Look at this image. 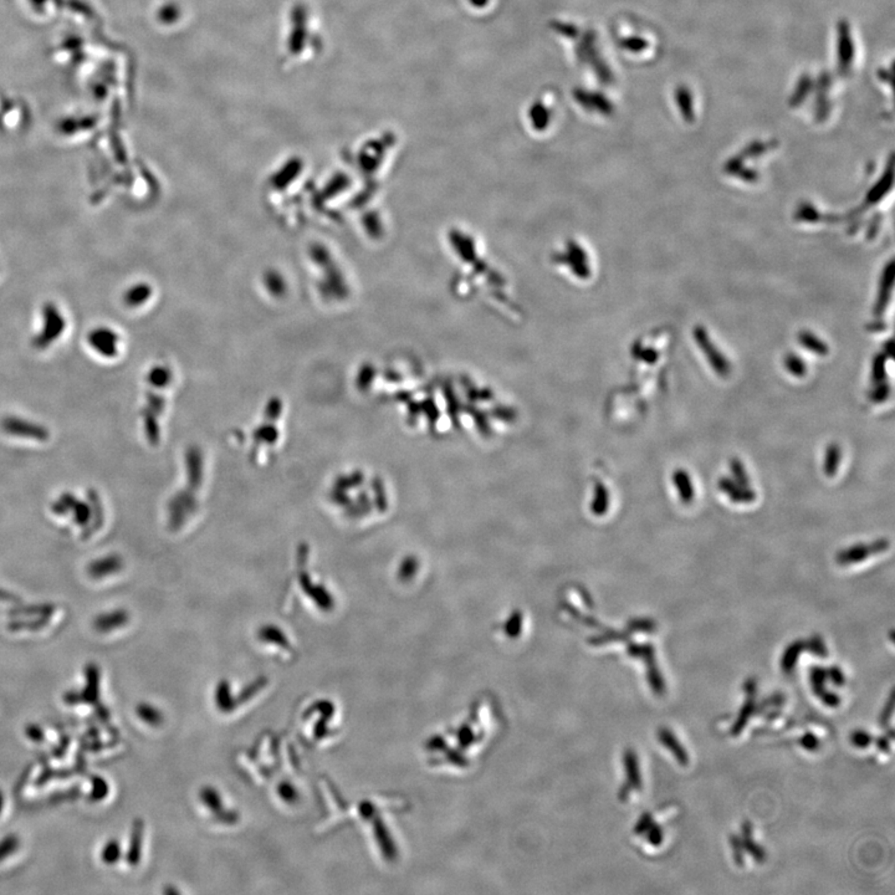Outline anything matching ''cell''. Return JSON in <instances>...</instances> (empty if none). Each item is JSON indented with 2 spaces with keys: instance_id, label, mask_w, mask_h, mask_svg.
<instances>
[{
  "instance_id": "obj_1",
  "label": "cell",
  "mask_w": 895,
  "mask_h": 895,
  "mask_svg": "<svg viewBox=\"0 0 895 895\" xmlns=\"http://www.w3.org/2000/svg\"><path fill=\"white\" fill-rule=\"evenodd\" d=\"M87 502L78 500L72 493H64L52 503V511L55 515L65 516L70 514L72 521L84 528L83 539H89L100 528L105 521L103 502L96 490H87Z\"/></svg>"
},
{
  "instance_id": "obj_2",
  "label": "cell",
  "mask_w": 895,
  "mask_h": 895,
  "mask_svg": "<svg viewBox=\"0 0 895 895\" xmlns=\"http://www.w3.org/2000/svg\"><path fill=\"white\" fill-rule=\"evenodd\" d=\"M0 429L8 435L17 438L32 439L36 442H47L50 439V432L45 425L15 416H7L1 419Z\"/></svg>"
},
{
  "instance_id": "obj_3",
  "label": "cell",
  "mask_w": 895,
  "mask_h": 895,
  "mask_svg": "<svg viewBox=\"0 0 895 895\" xmlns=\"http://www.w3.org/2000/svg\"><path fill=\"white\" fill-rule=\"evenodd\" d=\"M890 542L887 539H879L870 543H858L848 548H844L838 552L836 561L838 565L850 566L853 563H859L867 560L872 554H882L888 550Z\"/></svg>"
},
{
  "instance_id": "obj_4",
  "label": "cell",
  "mask_w": 895,
  "mask_h": 895,
  "mask_svg": "<svg viewBox=\"0 0 895 895\" xmlns=\"http://www.w3.org/2000/svg\"><path fill=\"white\" fill-rule=\"evenodd\" d=\"M123 560L120 554H110L92 561L87 566V574L92 580H105L122 570Z\"/></svg>"
},
{
  "instance_id": "obj_5",
  "label": "cell",
  "mask_w": 895,
  "mask_h": 895,
  "mask_svg": "<svg viewBox=\"0 0 895 895\" xmlns=\"http://www.w3.org/2000/svg\"><path fill=\"white\" fill-rule=\"evenodd\" d=\"M718 486H719L720 491H722L725 495L730 497V500L733 503H753L756 499V494L753 490L750 489V486L748 488L741 486L731 477H722V479H719Z\"/></svg>"
},
{
  "instance_id": "obj_6",
  "label": "cell",
  "mask_w": 895,
  "mask_h": 895,
  "mask_svg": "<svg viewBox=\"0 0 895 895\" xmlns=\"http://www.w3.org/2000/svg\"><path fill=\"white\" fill-rule=\"evenodd\" d=\"M127 622H129V613L125 610H115L97 616L96 619L94 621V627L97 632L109 633L121 628Z\"/></svg>"
},
{
  "instance_id": "obj_7",
  "label": "cell",
  "mask_w": 895,
  "mask_h": 895,
  "mask_svg": "<svg viewBox=\"0 0 895 895\" xmlns=\"http://www.w3.org/2000/svg\"><path fill=\"white\" fill-rule=\"evenodd\" d=\"M673 484L676 485V490L679 493V497L683 504H690L694 500V486L693 482L690 479L689 473L678 469L673 473Z\"/></svg>"
},
{
  "instance_id": "obj_8",
  "label": "cell",
  "mask_w": 895,
  "mask_h": 895,
  "mask_svg": "<svg viewBox=\"0 0 895 895\" xmlns=\"http://www.w3.org/2000/svg\"><path fill=\"white\" fill-rule=\"evenodd\" d=\"M659 740L663 744L664 746L669 748L670 751L674 755L676 760L679 761L680 765L687 766L689 764V756L688 753L684 750L680 742L676 740V736L668 729H660L659 730Z\"/></svg>"
},
{
  "instance_id": "obj_9",
  "label": "cell",
  "mask_w": 895,
  "mask_h": 895,
  "mask_svg": "<svg viewBox=\"0 0 895 895\" xmlns=\"http://www.w3.org/2000/svg\"><path fill=\"white\" fill-rule=\"evenodd\" d=\"M214 700L217 704V708L219 709L223 713H230L234 709L237 708L238 702L235 698H233L230 684L226 680H222L218 683L214 693Z\"/></svg>"
},
{
  "instance_id": "obj_10",
  "label": "cell",
  "mask_w": 895,
  "mask_h": 895,
  "mask_svg": "<svg viewBox=\"0 0 895 895\" xmlns=\"http://www.w3.org/2000/svg\"><path fill=\"white\" fill-rule=\"evenodd\" d=\"M86 678H87L86 689L80 694L81 702L94 704L98 699V669H97L96 665H94V664L87 665Z\"/></svg>"
},
{
  "instance_id": "obj_11",
  "label": "cell",
  "mask_w": 895,
  "mask_h": 895,
  "mask_svg": "<svg viewBox=\"0 0 895 895\" xmlns=\"http://www.w3.org/2000/svg\"><path fill=\"white\" fill-rule=\"evenodd\" d=\"M805 651V640H795L786 648L781 658V668L785 673L792 671L799 662V654Z\"/></svg>"
},
{
  "instance_id": "obj_12",
  "label": "cell",
  "mask_w": 895,
  "mask_h": 895,
  "mask_svg": "<svg viewBox=\"0 0 895 895\" xmlns=\"http://www.w3.org/2000/svg\"><path fill=\"white\" fill-rule=\"evenodd\" d=\"M142 838H143V823L142 821H136L132 828V838L127 853V862L136 865L141 859Z\"/></svg>"
},
{
  "instance_id": "obj_13",
  "label": "cell",
  "mask_w": 895,
  "mask_h": 895,
  "mask_svg": "<svg viewBox=\"0 0 895 895\" xmlns=\"http://www.w3.org/2000/svg\"><path fill=\"white\" fill-rule=\"evenodd\" d=\"M841 460H842L841 446L836 443L828 445L826 451L825 462H823V473L827 477H833L837 474Z\"/></svg>"
},
{
  "instance_id": "obj_14",
  "label": "cell",
  "mask_w": 895,
  "mask_h": 895,
  "mask_svg": "<svg viewBox=\"0 0 895 895\" xmlns=\"http://www.w3.org/2000/svg\"><path fill=\"white\" fill-rule=\"evenodd\" d=\"M200 801H202V804L206 806V808H208L209 811L212 812V813H214V815H217V813H219L220 815V813L223 812V806H224V804H223L222 796H220V793L218 792L215 788H213V787H204V788L200 791Z\"/></svg>"
},
{
  "instance_id": "obj_15",
  "label": "cell",
  "mask_w": 895,
  "mask_h": 895,
  "mask_svg": "<svg viewBox=\"0 0 895 895\" xmlns=\"http://www.w3.org/2000/svg\"><path fill=\"white\" fill-rule=\"evenodd\" d=\"M755 711H756V704H755L754 696H748L746 702L744 704V707L741 708L740 714H739V718H737V720L733 726L731 734L734 735V736L740 734L744 728L746 726L747 722L750 720L751 715L754 714Z\"/></svg>"
},
{
  "instance_id": "obj_16",
  "label": "cell",
  "mask_w": 895,
  "mask_h": 895,
  "mask_svg": "<svg viewBox=\"0 0 895 895\" xmlns=\"http://www.w3.org/2000/svg\"><path fill=\"white\" fill-rule=\"evenodd\" d=\"M137 714H138V718H141L143 722H147L152 726H158L163 722V714H162L161 710L155 709L153 705H149V704H144V702L140 704L137 707Z\"/></svg>"
},
{
  "instance_id": "obj_17",
  "label": "cell",
  "mask_w": 895,
  "mask_h": 895,
  "mask_svg": "<svg viewBox=\"0 0 895 895\" xmlns=\"http://www.w3.org/2000/svg\"><path fill=\"white\" fill-rule=\"evenodd\" d=\"M810 679H811L813 693L817 696L819 695L826 689L825 684L828 680L827 669L822 668V667H813L811 671H810Z\"/></svg>"
},
{
  "instance_id": "obj_18",
  "label": "cell",
  "mask_w": 895,
  "mask_h": 895,
  "mask_svg": "<svg viewBox=\"0 0 895 895\" xmlns=\"http://www.w3.org/2000/svg\"><path fill=\"white\" fill-rule=\"evenodd\" d=\"M730 471H731V475H733V479L736 483L741 485V486H746V488L750 486V479H748V475H747L746 471H745V466L737 457H734L730 462Z\"/></svg>"
},
{
  "instance_id": "obj_19",
  "label": "cell",
  "mask_w": 895,
  "mask_h": 895,
  "mask_svg": "<svg viewBox=\"0 0 895 895\" xmlns=\"http://www.w3.org/2000/svg\"><path fill=\"white\" fill-rule=\"evenodd\" d=\"M121 858V845L120 843L112 839L109 841L103 850V861L105 863L114 864Z\"/></svg>"
},
{
  "instance_id": "obj_20",
  "label": "cell",
  "mask_w": 895,
  "mask_h": 895,
  "mask_svg": "<svg viewBox=\"0 0 895 895\" xmlns=\"http://www.w3.org/2000/svg\"><path fill=\"white\" fill-rule=\"evenodd\" d=\"M741 842H742L744 850H746L747 852L753 856L755 861H757V862H764V861H765V858H766V856H765V850H762L759 844L755 843L754 839H753L751 836L742 837V841H741Z\"/></svg>"
},
{
  "instance_id": "obj_21",
  "label": "cell",
  "mask_w": 895,
  "mask_h": 895,
  "mask_svg": "<svg viewBox=\"0 0 895 895\" xmlns=\"http://www.w3.org/2000/svg\"><path fill=\"white\" fill-rule=\"evenodd\" d=\"M805 649L819 658H826L828 654L825 642L819 636H813L810 640L805 642Z\"/></svg>"
},
{
  "instance_id": "obj_22",
  "label": "cell",
  "mask_w": 895,
  "mask_h": 895,
  "mask_svg": "<svg viewBox=\"0 0 895 895\" xmlns=\"http://www.w3.org/2000/svg\"><path fill=\"white\" fill-rule=\"evenodd\" d=\"M648 667H649V674L648 676H649V683H651V688L657 694H663L664 689H665L664 680L662 676H660V673H659V670H658L656 662L648 664Z\"/></svg>"
},
{
  "instance_id": "obj_23",
  "label": "cell",
  "mask_w": 895,
  "mask_h": 895,
  "mask_svg": "<svg viewBox=\"0 0 895 895\" xmlns=\"http://www.w3.org/2000/svg\"><path fill=\"white\" fill-rule=\"evenodd\" d=\"M19 847V839L15 836H8L0 842V861L10 856Z\"/></svg>"
},
{
  "instance_id": "obj_24",
  "label": "cell",
  "mask_w": 895,
  "mask_h": 895,
  "mask_svg": "<svg viewBox=\"0 0 895 895\" xmlns=\"http://www.w3.org/2000/svg\"><path fill=\"white\" fill-rule=\"evenodd\" d=\"M277 793H279L280 799H283L285 802H289V804H292L297 799L296 788L289 782L280 784L277 787Z\"/></svg>"
},
{
  "instance_id": "obj_25",
  "label": "cell",
  "mask_w": 895,
  "mask_h": 895,
  "mask_svg": "<svg viewBox=\"0 0 895 895\" xmlns=\"http://www.w3.org/2000/svg\"><path fill=\"white\" fill-rule=\"evenodd\" d=\"M872 741H873V739H872L870 733H867L864 730H856L850 735V742L858 748H865V747L870 746Z\"/></svg>"
},
{
  "instance_id": "obj_26",
  "label": "cell",
  "mask_w": 895,
  "mask_h": 895,
  "mask_svg": "<svg viewBox=\"0 0 895 895\" xmlns=\"http://www.w3.org/2000/svg\"><path fill=\"white\" fill-rule=\"evenodd\" d=\"M109 792V787L103 779H94V788L91 793V799L92 801H100L105 799L106 795Z\"/></svg>"
},
{
  "instance_id": "obj_27",
  "label": "cell",
  "mask_w": 895,
  "mask_h": 895,
  "mask_svg": "<svg viewBox=\"0 0 895 895\" xmlns=\"http://www.w3.org/2000/svg\"><path fill=\"white\" fill-rule=\"evenodd\" d=\"M730 844H731L733 853H734L735 862L737 863L739 867H742V864H744V847H742L740 838L733 834L730 837Z\"/></svg>"
},
{
  "instance_id": "obj_28",
  "label": "cell",
  "mask_w": 895,
  "mask_h": 895,
  "mask_svg": "<svg viewBox=\"0 0 895 895\" xmlns=\"http://www.w3.org/2000/svg\"><path fill=\"white\" fill-rule=\"evenodd\" d=\"M625 756H627V757H625V762H627V766H628V770H629V773H631V781L633 782V785H636L634 787H638V788H639V787H640V777H639V773H638V767L637 764H636V759H634V755L628 753V755H625Z\"/></svg>"
},
{
  "instance_id": "obj_29",
  "label": "cell",
  "mask_w": 895,
  "mask_h": 895,
  "mask_svg": "<svg viewBox=\"0 0 895 895\" xmlns=\"http://www.w3.org/2000/svg\"><path fill=\"white\" fill-rule=\"evenodd\" d=\"M827 676H828V680L836 687H842L845 683V676H844L843 671L841 668H838L837 665H833L832 668L827 669Z\"/></svg>"
},
{
  "instance_id": "obj_30",
  "label": "cell",
  "mask_w": 895,
  "mask_h": 895,
  "mask_svg": "<svg viewBox=\"0 0 895 895\" xmlns=\"http://www.w3.org/2000/svg\"><path fill=\"white\" fill-rule=\"evenodd\" d=\"M799 742H801V746L804 747L807 751H811V753L817 751L818 748H819V740H818L817 736H815L812 733H807V734L804 735Z\"/></svg>"
},
{
  "instance_id": "obj_31",
  "label": "cell",
  "mask_w": 895,
  "mask_h": 895,
  "mask_svg": "<svg viewBox=\"0 0 895 895\" xmlns=\"http://www.w3.org/2000/svg\"><path fill=\"white\" fill-rule=\"evenodd\" d=\"M818 698L830 708H837L839 702H841V698L838 696V694L833 693V691H827L826 689L818 695Z\"/></svg>"
},
{
  "instance_id": "obj_32",
  "label": "cell",
  "mask_w": 895,
  "mask_h": 895,
  "mask_svg": "<svg viewBox=\"0 0 895 895\" xmlns=\"http://www.w3.org/2000/svg\"><path fill=\"white\" fill-rule=\"evenodd\" d=\"M893 710H894V693H892V695L889 698L888 704L885 705V708H884L882 714H881L879 722H881V725H882L883 728H885V725L888 724L889 719H890V716L893 714Z\"/></svg>"
},
{
  "instance_id": "obj_33",
  "label": "cell",
  "mask_w": 895,
  "mask_h": 895,
  "mask_svg": "<svg viewBox=\"0 0 895 895\" xmlns=\"http://www.w3.org/2000/svg\"><path fill=\"white\" fill-rule=\"evenodd\" d=\"M648 831H649L648 832V839H649L651 844L659 845V844L662 843L663 831H662V828L659 826L651 823V827L648 828Z\"/></svg>"
},
{
  "instance_id": "obj_34",
  "label": "cell",
  "mask_w": 895,
  "mask_h": 895,
  "mask_svg": "<svg viewBox=\"0 0 895 895\" xmlns=\"http://www.w3.org/2000/svg\"><path fill=\"white\" fill-rule=\"evenodd\" d=\"M26 735H28V737L32 739V741L44 740V731H43L39 726H36V725H29V726L26 728Z\"/></svg>"
},
{
  "instance_id": "obj_35",
  "label": "cell",
  "mask_w": 895,
  "mask_h": 895,
  "mask_svg": "<svg viewBox=\"0 0 895 895\" xmlns=\"http://www.w3.org/2000/svg\"><path fill=\"white\" fill-rule=\"evenodd\" d=\"M651 823H653V821H651V815H644L643 818H642L640 822H639V825L637 826L636 831H637L638 833H643V832L648 831V828L651 827Z\"/></svg>"
},
{
  "instance_id": "obj_36",
  "label": "cell",
  "mask_w": 895,
  "mask_h": 895,
  "mask_svg": "<svg viewBox=\"0 0 895 895\" xmlns=\"http://www.w3.org/2000/svg\"><path fill=\"white\" fill-rule=\"evenodd\" d=\"M744 690H745V693H746L747 695L755 696L756 691H757V687H756L755 679H747L746 682H745V685H744Z\"/></svg>"
},
{
  "instance_id": "obj_37",
  "label": "cell",
  "mask_w": 895,
  "mask_h": 895,
  "mask_svg": "<svg viewBox=\"0 0 895 895\" xmlns=\"http://www.w3.org/2000/svg\"><path fill=\"white\" fill-rule=\"evenodd\" d=\"M876 745H878V748H879L881 751H883V753H888L889 751L888 737H885V736H884V737H879V739L876 740Z\"/></svg>"
},
{
  "instance_id": "obj_38",
  "label": "cell",
  "mask_w": 895,
  "mask_h": 895,
  "mask_svg": "<svg viewBox=\"0 0 895 895\" xmlns=\"http://www.w3.org/2000/svg\"><path fill=\"white\" fill-rule=\"evenodd\" d=\"M779 711H773V713H771V714L768 715V718H767V719H768V720H773V719H776V718H779Z\"/></svg>"
},
{
  "instance_id": "obj_39",
  "label": "cell",
  "mask_w": 895,
  "mask_h": 895,
  "mask_svg": "<svg viewBox=\"0 0 895 895\" xmlns=\"http://www.w3.org/2000/svg\"><path fill=\"white\" fill-rule=\"evenodd\" d=\"M3 805H4V797H3V793L0 791V813H1V810H3Z\"/></svg>"
}]
</instances>
